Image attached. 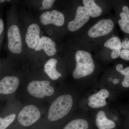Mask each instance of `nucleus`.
Returning a JSON list of instances; mask_svg holds the SVG:
<instances>
[{
    "instance_id": "14",
    "label": "nucleus",
    "mask_w": 129,
    "mask_h": 129,
    "mask_svg": "<svg viewBox=\"0 0 129 129\" xmlns=\"http://www.w3.org/2000/svg\"><path fill=\"white\" fill-rule=\"evenodd\" d=\"M95 122L98 129H112L115 127L114 122L108 119L105 112L102 111H99L98 113Z\"/></svg>"
},
{
    "instance_id": "11",
    "label": "nucleus",
    "mask_w": 129,
    "mask_h": 129,
    "mask_svg": "<svg viewBox=\"0 0 129 129\" xmlns=\"http://www.w3.org/2000/svg\"><path fill=\"white\" fill-rule=\"evenodd\" d=\"M109 96V92L106 89H102L95 94L89 97L88 105L91 107L98 108L102 107L107 104L106 98Z\"/></svg>"
},
{
    "instance_id": "15",
    "label": "nucleus",
    "mask_w": 129,
    "mask_h": 129,
    "mask_svg": "<svg viewBox=\"0 0 129 129\" xmlns=\"http://www.w3.org/2000/svg\"><path fill=\"white\" fill-rule=\"evenodd\" d=\"M83 2L91 17H97L101 14V8L96 4L95 0H83Z\"/></svg>"
},
{
    "instance_id": "21",
    "label": "nucleus",
    "mask_w": 129,
    "mask_h": 129,
    "mask_svg": "<svg viewBox=\"0 0 129 129\" xmlns=\"http://www.w3.org/2000/svg\"><path fill=\"white\" fill-rule=\"evenodd\" d=\"M56 0H42V7L40 9L41 10L50 9L53 6Z\"/></svg>"
},
{
    "instance_id": "18",
    "label": "nucleus",
    "mask_w": 129,
    "mask_h": 129,
    "mask_svg": "<svg viewBox=\"0 0 129 129\" xmlns=\"http://www.w3.org/2000/svg\"><path fill=\"white\" fill-rule=\"evenodd\" d=\"M104 46L113 50H121L122 48V42L119 37L114 36L111 37L105 42L104 44Z\"/></svg>"
},
{
    "instance_id": "23",
    "label": "nucleus",
    "mask_w": 129,
    "mask_h": 129,
    "mask_svg": "<svg viewBox=\"0 0 129 129\" xmlns=\"http://www.w3.org/2000/svg\"><path fill=\"white\" fill-rule=\"evenodd\" d=\"M121 51L120 50H113L111 53V57L113 59H116L120 56Z\"/></svg>"
},
{
    "instance_id": "13",
    "label": "nucleus",
    "mask_w": 129,
    "mask_h": 129,
    "mask_svg": "<svg viewBox=\"0 0 129 129\" xmlns=\"http://www.w3.org/2000/svg\"><path fill=\"white\" fill-rule=\"evenodd\" d=\"M57 63L56 59L52 58L47 61L44 65V71L52 80H57L62 76L61 74L57 70Z\"/></svg>"
},
{
    "instance_id": "1",
    "label": "nucleus",
    "mask_w": 129,
    "mask_h": 129,
    "mask_svg": "<svg viewBox=\"0 0 129 129\" xmlns=\"http://www.w3.org/2000/svg\"><path fill=\"white\" fill-rule=\"evenodd\" d=\"M73 104V98L70 95L64 94L58 97L49 108L48 120L54 122L62 118L70 112Z\"/></svg>"
},
{
    "instance_id": "8",
    "label": "nucleus",
    "mask_w": 129,
    "mask_h": 129,
    "mask_svg": "<svg viewBox=\"0 0 129 129\" xmlns=\"http://www.w3.org/2000/svg\"><path fill=\"white\" fill-rule=\"evenodd\" d=\"M41 22L44 25L52 24L61 27L64 24V17L61 12L56 10L44 12L40 17Z\"/></svg>"
},
{
    "instance_id": "26",
    "label": "nucleus",
    "mask_w": 129,
    "mask_h": 129,
    "mask_svg": "<svg viewBox=\"0 0 129 129\" xmlns=\"http://www.w3.org/2000/svg\"><path fill=\"white\" fill-rule=\"evenodd\" d=\"M113 83L114 84H118L119 81V80L117 79H115L112 80Z\"/></svg>"
},
{
    "instance_id": "12",
    "label": "nucleus",
    "mask_w": 129,
    "mask_h": 129,
    "mask_svg": "<svg viewBox=\"0 0 129 129\" xmlns=\"http://www.w3.org/2000/svg\"><path fill=\"white\" fill-rule=\"evenodd\" d=\"M55 43L50 37L42 36L41 38L39 44L35 48L36 51L43 50L45 53L49 56H53L57 52Z\"/></svg>"
},
{
    "instance_id": "24",
    "label": "nucleus",
    "mask_w": 129,
    "mask_h": 129,
    "mask_svg": "<svg viewBox=\"0 0 129 129\" xmlns=\"http://www.w3.org/2000/svg\"><path fill=\"white\" fill-rule=\"evenodd\" d=\"M116 69L117 72H119L122 74L124 72V69L123 68V66L121 64H118L116 66Z\"/></svg>"
},
{
    "instance_id": "27",
    "label": "nucleus",
    "mask_w": 129,
    "mask_h": 129,
    "mask_svg": "<svg viewBox=\"0 0 129 129\" xmlns=\"http://www.w3.org/2000/svg\"><path fill=\"white\" fill-rule=\"evenodd\" d=\"M6 1V0H0V2L1 3H3L5 2Z\"/></svg>"
},
{
    "instance_id": "2",
    "label": "nucleus",
    "mask_w": 129,
    "mask_h": 129,
    "mask_svg": "<svg viewBox=\"0 0 129 129\" xmlns=\"http://www.w3.org/2000/svg\"><path fill=\"white\" fill-rule=\"evenodd\" d=\"M76 67L73 76L78 79L91 74L95 69V64L91 55L86 51L79 50L75 55Z\"/></svg>"
},
{
    "instance_id": "10",
    "label": "nucleus",
    "mask_w": 129,
    "mask_h": 129,
    "mask_svg": "<svg viewBox=\"0 0 129 129\" xmlns=\"http://www.w3.org/2000/svg\"><path fill=\"white\" fill-rule=\"evenodd\" d=\"M19 79L14 76H5L0 81V94L8 95L15 92L19 85Z\"/></svg>"
},
{
    "instance_id": "17",
    "label": "nucleus",
    "mask_w": 129,
    "mask_h": 129,
    "mask_svg": "<svg viewBox=\"0 0 129 129\" xmlns=\"http://www.w3.org/2000/svg\"><path fill=\"white\" fill-rule=\"evenodd\" d=\"M88 122L84 119H77L69 122L63 129H88Z\"/></svg>"
},
{
    "instance_id": "5",
    "label": "nucleus",
    "mask_w": 129,
    "mask_h": 129,
    "mask_svg": "<svg viewBox=\"0 0 129 129\" xmlns=\"http://www.w3.org/2000/svg\"><path fill=\"white\" fill-rule=\"evenodd\" d=\"M8 49L12 53L19 54L22 50V43L21 33L16 25L10 26L7 32Z\"/></svg>"
},
{
    "instance_id": "4",
    "label": "nucleus",
    "mask_w": 129,
    "mask_h": 129,
    "mask_svg": "<svg viewBox=\"0 0 129 129\" xmlns=\"http://www.w3.org/2000/svg\"><path fill=\"white\" fill-rule=\"evenodd\" d=\"M39 109L34 105L25 106L19 112L18 120L19 124L24 127H29L37 122L40 118Z\"/></svg>"
},
{
    "instance_id": "16",
    "label": "nucleus",
    "mask_w": 129,
    "mask_h": 129,
    "mask_svg": "<svg viewBox=\"0 0 129 129\" xmlns=\"http://www.w3.org/2000/svg\"><path fill=\"white\" fill-rule=\"evenodd\" d=\"M123 12L120 13L121 19L118 21L120 29L125 33L129 34V8L127 6L122 8Z\"/></svg>"
},
{
    "instance_id": "20",
    "label": "nucleus",
    "mask_w": 129,
    "mask_h": 129,
    "mask_svg": "<svg viewBox=\"0 0 129 129\" xmlns=\"http://www.w3.org/2000/svg\"><path fill=\"white\" fill-rule=\"evenodd\" d=\"M122 75H124V79L122 82V85L124 88L129 87V67L124 69Z\"/></svg>"
},
{
    "instance_id": "3",
    "label": "nucleus",
    "mask_w": 129,
    "mask_h": 129,
    "mask_svg": "<svg viewBox=\"0 0 129 129\" xmlns=\"http://www.w3.org/2000/svg\"><path fill=\"white\" fill-rule=\"evenodd\" d=\"M27 90L29 95L38 99L51 96L55 92L54 88L47 80L32 81L28 84Z\"/></svg>"
},
{
    "instance_id": "22",
    "label": "nucleus",
    "mask_w": 129,
    "mask_h": 129,
    "mask_svg": "<svg viewBox=\"0 0 129 129\" xmlns=\"http://www.w3.org/2000/svg\"><path fill=\"white\" fill-rule=\"evenodd\" d=\"M120 56L123 60L129 61V50L123 49L121 51Z\"/></svg>"
},
{
    "instance_id": "9",
    "label": "nucleus",
    "mask_w": 129,
    "mask_h": 129,
    "mask_svg": "<svg viewBox=\"0 0 129 129\" xmlns=\"http://www.w3.org/2000/svg\"><path fill=\"white\" fill-rule=\"evenodd\" d=\"M40 28L38 24L32 23L28 27L25 36V42L29 48L35 49L40 40Z\"/></svg>"
},
{
    "instance_id": "25",
    "label": "nucleus",
    "mask_w": 129,
    "mask_h": 129,
    "mask_svg": "<svg viewBox=\"0 0 129 129\" xmlns=\"http://www.w3.org/2000/svg\"><path fill=\"white\" fill-rule=\"evenodd\" d=\"M4 24L3 21L2 19H0V35L2 34L4 30Z\"/></svg>"
},
{
    "instance_id": "6",
    "label": "nucleus",
    "mask_w": 129,
    "mask_h": 129,
    "mask_svg": "<svg viewBox=\"0 0 129 129\" xmlns=\"http://www.w3.org/2000/svg\"><path fill=\"white\" fill-rule=\"evenodd\" d=\"M114 24L111 19H103L91 28L88 32L90 38H95L108 34L113 30Z\"/></svg>"
},
{
    "instance_id": "19",
    "label": "nucleus",
    "mask_w": 129,
    "mask_h": 129,
    "mask_svg": "<svg viewBox=\"0 0 129 129\" xmlns=\"http://www.w3.org/2000/svg\"><path fill=\"white\" fill-rule=\"evenodd\" d=\"M15 114L12 113L5 118H0V129H6L9 127L16 118Z\"/></svg>"
},
{
    "instance_id": "7",
    "label": "nucleus",
    "mask_w": 129,
    "mask_h": 129,
    "mask_svg": "<svg viewBox=\"0 0 129 129\" xmlns=\"http://www.w3.org/2000/svg\"><path fill=\"white\" fill-rule=\"evenodd\" d=\"M89 18V14L85 7L79 6L76 10L75 18L68 24L69 30L71 32L78 30L88 22Z\"/></svg>"
}]
</instances>
